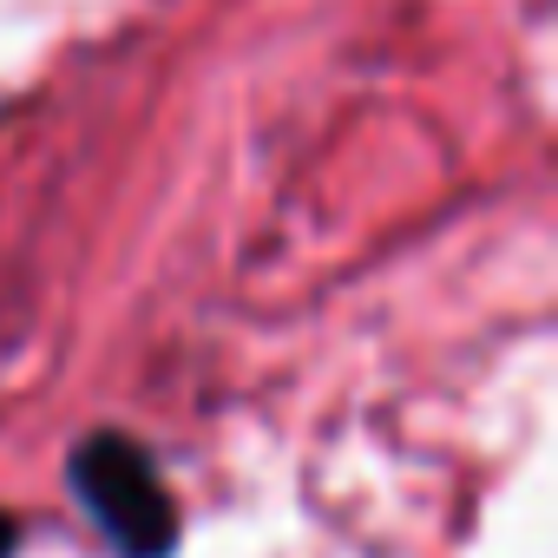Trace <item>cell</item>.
I'll return each mask as SVG.
<instances>
[{"mask_svg":"<svg viewBox=\"0 0 558 558\" xmlns=\"http://www.w3.org/2000/svg\"><path fill=\"white\" fill-rule=\"evenodd\" d=\"M14 551V519H0V558Z\"/></svg>","mask_w":558,"mask_h":558,"instance_id":"obj_2","label":"cell"},{"mask_svg":"<svg viewBox=\"0 0 558 558\" xmlns=\"http://www.w3.org/2000/svg\"><path fill=\"white\" fill-rule=\"evenodd\" d=\"M73 486L86 499V512L99 519V532L125 551V558H165L178 545V506L151 466L145 447H132L125 434H93L73 453Z\"/></svg>","mask_w":558,"mask_h":558,"instance_id":"obj_1","label":"cell"}]
</instances>
